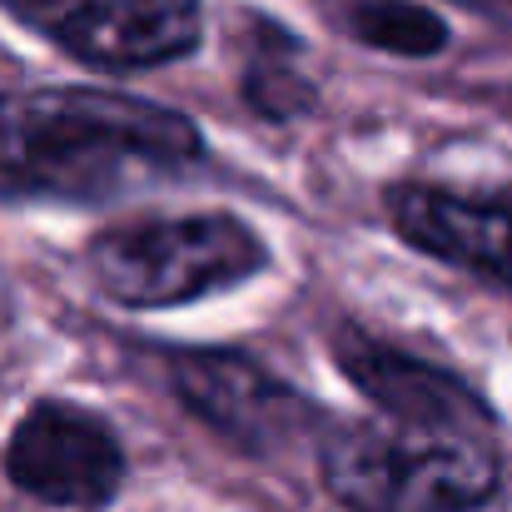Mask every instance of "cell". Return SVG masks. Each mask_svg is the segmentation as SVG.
I'll return each instance as SVG.
<instances>
[{"instance_id": "1", "label": "cell", "mask_w": 512, "mask_h": 512, "mask_svg": "<svg viewBox=\"0 0 512 512\" xmlns=\"http://www.w3.org/2000/svg\"><path fill=\"white\" fill-rule=\"evenodd\" d=\"M209 160L199 120L165 100L100 85L0 90L5 204H115L165 189Z\"/></svg>"}, {"instance_id": "2", "label": "cell", "mask_w": 512, "mask_h": 512, "mask_svg": "<svg viewBox=\"0 0 512 512\" xmlns=\"http://www.w3.org/2000/svg\"><path fill=\"white\" fill-rule=\"evenodd\" d=\"M319 483L339 512H483L503 488V453L493 433L329 418Z\"/></svg>"}, {"instance_id": "3", "label": "cell", "mask_w": 512, "mask_h": 512, "mask_svg": "<svg viewBox=\"0 0 512 512\" xmlns=\"http://www.w3.org/2000/svg\"><path fill=\"white\" fill-rule=\"evenodd\" d=\"M269 269L259 229L229 209L140 214L85 239V279L115 309H184Z\"/></svg>"}, {"instance_id": "4", "label": "cell", "mask_w": 512, "mask_h": 512, "mask_svg": "<svg viewBox=\"0 0 512 512\" xmlns=\"http://www.w3.org/2000/svg\"><path fill=\"white\" fill-rule=\"evenodd\" d=\"M165 383L189 418H199L224 448L254 463L319 443V433L329 428V413L249 348L229 343L170 348Z\"/></svg>"}, {"instance_id": "5", "label": "cell", "mask_w": 512, "mask_h": 512, "mask_svg": "<svg viewBox=\"0 0 512 512\" xmlns=\"http://www.w3.org/2000/svg\"><path fill=\"white\" fill-rule=\"evenodd\" d=\"M30 35L110 75L189 60L204 40V0H0Z\"/></svg>"}, {"instance_id": "6", "label": "cell", "mask_w": 512, "mask_h": 512, "mask_svg": "<svg viewBox=\"0 0 512 512\" xmlns=\"http://www.w3.org/2000/svg\"><path fill=\"white\" fill-rule=\"evenodd\" d=\"M15 493L45 508L100 512L125 488V443L115 423L70 398H40L20 413L0 458Z\"/></svg>"}, {"instance_id": "7", "label": "cell", "mask_w": 512, "mask_h": 512, "mask_svg": "<svg viewBox=\"0 0 512 512\" xmlns=\"http://www.w3.org/2000/svg\"><path fill=\"white\" fill-rule=\"evenodd\" d=\"M329 353H334V368L383 418L418 423V428H453V433H493L498 438V408L463 373L378 339L363 324L334 329Z\"/></svg>"}, {"instance_id": "8", "label": "cell", "mask_w": 512, "mask_h": 512, "mask_svg": "<svg viewBox=\"0 0 512 512\" xmlns=\"http://www.w3.org/2000/svg\"><path fill=\"white\" fill-rule=\"evenodd\" d=\"M383 214L408 249L512 294V184L448 189L398 179L383 189Z\"/></svg>"}, {"instance_id": "9", "label": "cell", "mask_w": 512, "mask_h": 512, "mask_svg": "<svg viewBox=\"0 0 512 512\" xmlns=\"http://www.w3.org/2000/svg\"><path fill=\"white\" fill-rule=\"evenodd\" d=\"M299 55H304L299 35H289L279 20H254V45H249V60H244L239 95L259 120L289 125V120H304L319 105V85L299 70Z\"/></svg>"}, {"instance_id": "10", "label": "cell", "mask_w": 512, "mask_h": 512, "mask_svg": "<svg viewBox=\"0 0 512 512\" xmlns=\"http://www.w3.org/2000/svg\"><path fill=\"white\" fill-rule=\"evenodd\" d=\"M343 30L393 60H433L453 45V25L423 0H343Z\"/></svg>"}]
</instances>
